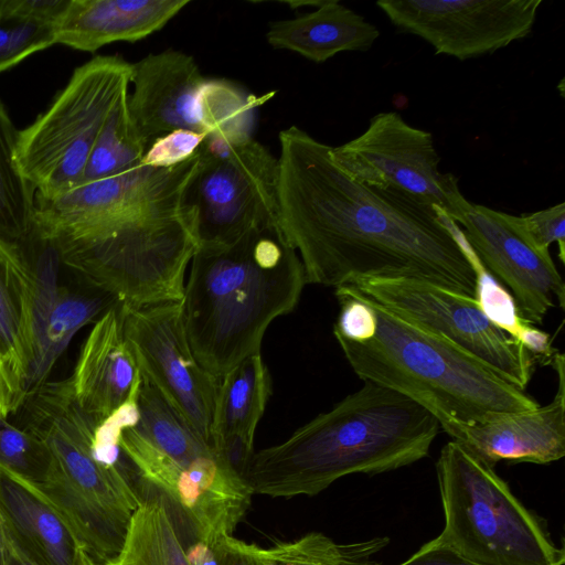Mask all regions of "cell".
Listing matches in <instances>:
<instances>
[{
  "mask_svg": "<svg viewBox=\"0 0 565 565\" xmlns=\"http://www.w3.org/2000/svg\"><path fill=\"white\" fill-rule=\"evenodd\" d=\"M279 142L278 223L307 284L402 277L476 296V255L441 210L353 180L331 146L296 126L281 130Z\"/></svg>",
  "mask_w": 565,
  "mask_h": 565,
  "instance_id": "cell-1",
  "label": "cell"
},
{
  "mask_svg": "<svg viewBox=\"0 0 565 565\" xmlns=\"http://www.w3.org/2000/svg\"><path fill=\"white\" fill-rule=\"evenodd\" d=\"M439 430L414 399L364 382L285 441L254 452L245 480L254 494L317 495L348 475L373 476L425 458Z\"/></svg>",
  "mask_w": 565,
  "mask_h": 565,
  "instance_id": "cell-2",
  "label": "cell"
},
{
  "mask_svg": "<svg viewBox=\"0 0 565 565\" xmlns=\"http://www.w3.org/2000/svg\"><path fill=\"white\" fill-rule=\"evenodd\" d=\"M306 284L301 259L279 223L231 244L199 245L182 300L198 362L220 380L260 352L268 326L295 309Z\"/></svg>",
  "mask_w": 565,
  "mask_h": 565,
  "instance_id": "cell-3",
  "label": "cell"
},
{
  "mask_svg": "<svg viewBox=\"0 0 565 565\" xmlns=\"http://www.w3.org/2000/svg\"><path fill=\"white\" fill-rule=\"evenodd\" d=\"M356 294L374 313V332L360 341L335 339L364 382L414 399L437 418L441 429L540 406L479 360Z\"/></svg>",
  "mask_w": 565,
  "mask_h": 565,
  "instance_id": "cell-4",
  "label": "cell"
},
{
  "mask_svg": "<svg viewBox=\"0 0 565 565\" xmlns=\"http://www.w3.org/2000/svg\"><path fill=\"white\" fill-rule=\"evenodd\" d=\"M23 405L26 430L52 457L45 480L33 483L67 520L92 563L105 565L120 551L142 501L134 481L94 457L90 440L98 420L76 405L68 379L44 383Z\"/></svg>",
  "mask_w": 565,
  "mask_h": 565,
  "instance_id": "cell-5",
  "label": "cell"
},
{
  "mask_svg": "<svg viewBox=\"0 0 565 565\" xmlns=\"http://www.w3.org/2000/svg\"><path fill=\"white\" fill-rule=\"evenodd\" d=\"M445 525L437 539L477 565H565L542 520L494 469L455 440L436 462Z\"/></svg>",
  "mask_w": 565,
  "mask_h": 565,
  "instance_id": "cell-6",
  "label": "cell"
},
{
  "mask_svg": "<svg viewBox=\"0 0 565 565\" xmlns=\"http://www.w3.org/2000/svg\"><path fill=\"white\" fill-rule=\"evenodd\" d=\"M132 64L98 55L76 67L50 107L19 130L17 161L35 196L77 186L93 146L115 106L129 94Z\"/></svg>",
  "mask_w": 565,
  "mask_h": 565,
  "instance_id": "cell-7",
  "label": "cell"
},
{
  "mask_svg": "<svg viewBox=\"0 0 565 565\" xmlns=\"http://www.w3.org/2000/svg\"><path fill=\"white\" fill-rule=\"evenodd\" d=\"M190 181L199 245L231 244L258 226L278 223V158L253 138L242 143L205 136Z\"/></svg>",
  "mask_w": 565,
  "mask_h": 565,
  "instance_id": "cell-8",
  "label": "cell"
},
{
  "mask_svg": "<svg viewBox=\"0 0 565 565\" xmlns=\"http://www.w3.org/2000/svg\"><path fill=\"white\" fill-rule=\"evenodd\" d=\"M390 312L473 356L525 391L535 358L494 324L475 297L413 278L359 277L347 284Z\"/></svg>",
  "mask_w": 565,
  "mask_h": 565,
  "instance_id": "cell-9",
  "label": "cell"
},
{
  "mask_svg": "<svg viewBox=\"0 0 565 565\" xmlns=\"http://www.w3.org/2000/svg\"><path fill=\"white\" fill-rule=\"evenodd\" d=\"M331 157L353 180L405 192L455 223L471 203L460 192L458 178L439 171L431 134L408 125L396 111L376 114L359 137L331 147Z\"/></svg>",
  "mask_w": 565,
  "mask_h": 565,
  "instance_id": "cell-10",
  "label": "cell"
},
{
  "mask_svg": "<svg viewBox=\"0 0 565 565\" xmlns=\"http://www.w3.org/2000/svg\"><path fill=\"white\" fill-rule=\"evenodd\" d=\"M120 445L139 479L157 490L178 512L192 537L215 544L233 535L254 492L223 457L181 465L135 427L124 431Z\"/></svg>",
  "mask_w": 565,
  "mask_h": 565,
  "instance_id": "cell-11",
  "label": "cell"
},
{
  "mask_svg": "<svg viewBox=\"0 0 565 565\" xmlns=\"http://www.w3.org/2000/svg\"><path fill=\"white\" fill-rule=\"evenodd\" d=\"M120 307L124 332L142 380L156 387L212 446L211 426L220 380L198 362L190 348L182 301Z\"/></svg>",
  "mask_w": 565,
  "mask_h": 565,
  "instance_id": "cell-12",
  "label": "cell"
},
{
  "mask_svg": "<svg viewBox=\"0 0 565 565\" xmlns=\"http://www.w3.org/2000/svg\"><path fill=\"white\" fill-rule=\"evenodd\" d=\"M199 151L172 168L142 163L109 178L81 183L54 198L35 196L33 225L56 245L87 241L121 226L151 201L189 181Z\"/></svg>",
  "mask_w": 565,
  "mask_h": 565,
  "instance_id": "cell-13",
  "label": "cell"
},
{
  "mask_svg": "<svg viewBox=\"0 0 565 565\" xmlns=\"http://www.w3.org/2000/svg\"><path fill=\"white\" fill-rule=\"evenodd\" d=\"M542 0H380L399 31L460 61L491 54L527 36Z\"/></svg>",
  "mask_w": 565,
  "mask_h": 565,
  "instance_id": "cell-14",
  "label": "cell"
},
{
  "mask_svg": "<svg viewBox=\"0 0 565 565\" xmlns=\"http://www.w3.org/2000/svg\"><path fill=\"white\" fill-rule=\"evenodd\" d=\"M456 224L483 268L509 291L525 322L542 323L555 303L564 309L562 275L550 252L537 249L525 236L515 215L470 203Z\"/></svg>",
  "mask_w": 565,
  "mask_h": 565,
  "instance_id": "cell-15",
  "label": "cell"
},
{
  "mask_svg": "<svg viewBox=\"0 0 565 565\" xmlns=\"http://www.w3.org/2000/svg\"><path fill=\"white\" fill-rule=\"evenodd\" d=\"M550 365L557 373L553 401L537 408L501 413L475 424L445 427L452 440L490 467L499 461L546 465L565 455L564 355L556 351Z\"/></svg>",
  "mask_w": 565,
  "mask_h": 565,
  "instance_id": "cell-16",
  "label": "cell"
},
{
  "mask_svg": "<svg viewBox=\"0 0 565 565\" xmlns=\"http://www.w3.org/2000/svg\"><path fill=\"white\" fill-rule=\"evenodd\" d=\"M204 81L194 58L180 51L149 54L132 64L127 108L146 148L173 130L203 132L194 105Z\"/></svg>",
  "mask_w": 565,
  "mask_h": 565,
  "instance_id": "cell-17",
  "label": "cell"
},
{
  "mask_svg": "<svg viewBox=\"0 0 565 565\" xmlns=\"http://www.w3.org/2000/svg\"><path fill=\"white\" fill-rule=\"evenodd\" d=\"M0 514L9 540L35 565H94L58 509L33 482L2 466Z\"/></svg>",
  "mask_w": 565,
  "mask_h": 565,
  "instance_id": "cell-18",
  "label": "cell"
},
{
  "mask_svg": "<svg viewBox=\"0 0 565 565\" xmlns=\"http://www.w3.org/2000/svg\"><path fill=\"white\" fill-rule=\"evenodd\" d=\"M120 305L94 323L68 377L76 405L98 422L125 403L141 375L124 332Z\"/></svg>",
  "mask_w": 565,
  "mask_h": 565,
  "instance_id": "cell-19",
  "label": "cell"
},
{
  "mask_svg": "<svg viewBox=\"0 0 565 565\" xmlns=\"http://www.w3.org/2000/svg\"><path fill=\"white\" fill-rule=\"evenodd\" d=\"M36 273L25 247L0 235V358L18 408L36 354Z\"/></svg>",
  "mask_w": 565,
  "mask_h": 565,
  "instance_id": "cell-20",
  "label": "cell"
},
{
  "mask_svg": "<svg viewBox=\"0 0 565 565\" xmlns=\"http://www.w3.org/2000/svg\"><path fill=\"white\" fill-rule=\"evenodd\" d=\"M271 394V379L255 353L218 382L211 426L213 448L245 479L254 455V436Z\"/></svg>",
  "mask_w": 565,
  "mask_h": 565,
  "instance_id": "cell-21",
  "label": "cell"
},
{
  "mask_svg": "<svg viewBox=\"0 0 565 565\" xmlns=\"http://www.w3.org/2000/svg\"><path fill=\"white\" fill-rule=\"evenodd\" d=\"M189 0H72L55 26V44L94 53L161 30Z\"/></svg>",
  "mask_w": 565,
  "mask_h": 565,
  "instance_id": "cell-22",
  "label": "cell"
},
{
  "mask_svg": "<svg viewBox=\"0 0 565 565\" xmlns=\"http://www.w3.org/2000/svg\"><path fill=\"white\" fill-rule=\"evenodd\" d=\"M379 36L374 24L337 0H326L315 11L294 19L271 22L266 33L274 49L296 52L316 63L340 52L367 51Z\"/></svg>",
  "mask_w": 565,
  "mask_h": 565,
  "instance_id": "cell-23",
  "label": "cell"
},
{
  "mask_svg": "<svg viewBox=\"0 0 565 565\" xmlns=\"http://www.w3.org/2000/svg\"><path fill=\"white\" fill-rule=\"evenodd\" d=\"M120 303L111 294L85 282L82 289L57 286L44 321L31 370L26 398L41 387L73 335Z\"/></svg>",
  "mask_w": 565,
  "mask_h": 565,
  "instance_id": "cell-24",
  "label": "cell"
},
{
  "mask_svg": "<svg viewBox=\"0 0 565 565\" xmlns=\"http://www.w3.org/2000/svg\"><path fill=\"white\" fill-rule=\"evenodd\" d=\"M105 565H190L171 509L160 493L142 499L120 551Z\"/></svg>",
  "mask_w": 565,
  "mask_h": 565,
  "instance_id": "cell-25",
  "label": "cell"
},
{
  "mask_svg": "<svg viewBox=\"0 0 565 565\" xmlns=\"http://www.w3.org/2000/svg\"><path fill=\"white\" fill-rule=\"evenodd\" d=\"M138 405L140 419L135 428L177 462L194 465L221 456L145 380L139 390Z\"/></svg>",
  "mask_w": 565,
  "mask_h": 565,
  "instance_id": "cell-26",
  "label": "cell"
},
{
  "mask_svg": "<svg viewBox=\"0 0 565 565\" xmlns=\"http://www.w3.org/2000/svg\"><path fill=\"white\" fill-rule=\"evenodd\" d=\"M273 95L255 96L225 79L205 78L195 99V117L206 136L242 143L252 139L255 109Z\"/></svg>",
  "mask_w": 565,
  "mask_h": 565,
  "instance_id": "cell-27",
  "label": "cell"
},
{
  "mask_svg": "<svg viewBox=\"0 0 565 565\" xmlns=\"http://www.w3.org/2000/svg\"><path fill=\"white\" fill-rule=\"evenodd\" d=\"M18 137L19 130L0 100V235L17 242L31 231L36 193L19 168Z\"/></svg>",
  "mask_w": 565,
  "mask_h": 565,
  "instance_id": "cell-28",
  "label": "cell"
},
{
  "mask_svg": "<svg viewBox=\"0 0 565 565\" xmlns=\"http://www.w3.org/2000/svg\"><path fill=\"white\" fill-rule=\"evenodd\" d=\"M390 543L379 536L339 544L320 532H310L292 541H279L262 547V565H380L373 559Z\"/></svg>",
  "mask_w": 565,
  "mask_h": 565,
  "instance_id": "cell-29",
  "label": "cell"
},
{
  "mask_svg": "<svg viewBox=\"0 0 565 565\" xmlns=\"http://www.w3.org/2000/svg\"><path fill=\"white\" fill-rule=\"evenodd\" d=\"M128 95L115 106L105 121L89 153L81 183L117 175L141 163L147 148L131 122L127 108Z\"/></svg>",
  "mask_w": 565,
  "mask_h": 565,
  "instance_id": "cell-30",
  "label": "cell"
},
{
  "mask_svg": "<svg viewBox=\"0 0 565 565\" xmlns=\"http://www.w3.org/2000/svg\"><path fill=\"white\" fill-rule=\"evenodd\" d=\"M0 466L31 482L41 483L50 472L52 457L39 437L0 416Z\"/></svg>",
  "mask_w": 565,
  "mask_h": 565,
  "instance_id": "cell-31",
  "label": "cell"
},
{
  "mask_svg": "<svg viewBox=\"0 0 565 565\" xmlns=\"http://www.w3.org/2000/svg\"><path fill=\"white\" fill-rule=\"evenodd\" d=\"M55 44V26L0 13V73Z\"/></svg>",
  "mask_w": 565,
  "mask_h": 565,
  "instance_id": "cell-32",
  "label": "cell"
},
{
  "mask_svg": "<svg viewBox=\"0 0 565 565\" xmlns=\"http://www.w3.org/2000/svg\"><path fill=\"white\" fill-rule=\"evenodd\" d=\"M515 220L530 242L542 252H550L553 243L558 245V257L565 260V203L520 216Z\"/></svg>",
  "mask_w": 565,
  "mask_h": 565,
  "instance_id": "cell-33",
  "label": "cell"
},
{
  "mask_svg": "<svg viewBox=\"0 0 565 565\" xmlns=\"http://www.w3.org/2000/svg\"><path fill=\"white\" fill-rule=\"evenodd\" d=\"M205 134L178 129L157 138L145 151L141 163L152 168H172L192 158Z\"/></svg>",
  "mask_w": 565,
  "mask_h": 565,
  "instance_id": "cell-34",
  "label": "cell"
},
{
  "mask_svg": "<svg viewBox=\"0 0 565 565\" xmlns=\"http://www.w3.org/2000/svg\"><path fill=\"white\" fill-rule=\"evenodd\" d=\"M72 0H0V13L56 26Z\"/></svg>",
  "mask_w": 565,
  "mask_h": 565,
  "instance_id": "cell-35",
  "label": "cell"
},
{
  "mask_svg": "<svg viewBox=\"0 0 565 565\" xmlns=\"http://www.w3.org/2000/svg\"><path fill=\"white\" fill-rule=\"evenodd\" d=\"M260 550L255 543L224 536L218 541V565H262Z\"/></svg>",
  "mask_w": 565,
  "mask_h": 565,
  "instance_id": "cell-36",
  "label": "cell"
},
{
  "mask_svg": "<svg viewBox=\"0 0 565 565\" xmlns=\"http://www.w3.org/2000/svg\"><path fill=\"white\" fill-rule=\"evenodd\" d=\"M398 565H477L452 551L437 537L424 544Z\"/></svg>",
  "mask_w": 565,
  "mask_h": 565,
  "instance_id": "cell-37",
  "label": "cell"
},
{
  "mask_svg": "<svg viewBox=\"0 0 565 565\" xmlns=\"http://www.w3.org/2000/svg\"><path fill=\"white\" fill-rule=\"evenodd\" d=\"M4 565H35L7 536Z\"/></svg>",
  "mask_w": 565,
  "mask_h": 565,
  "instance_id": "cell-38",
  "label": "cell"
},
{
  "mask_svg": "<svg viewBox=\"0 0 565 565\" xmlns=\"http://www.w3.org/2000/svg\"><path fill=\"white\" fill-rule=\"evenodd\" d=\"M6 545H7V534H6L2 518L0 514V565H4Z\"/></svg>",
  "mask_w": 565,
  "mask_h": 565,
  "instance_id": "cell-39",
  "label": "cell"
}]
</instances>
